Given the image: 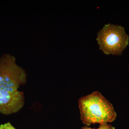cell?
<instances>
[{"label":"cell","mask_w":129,"mask_h":129,"mask_svg":"<svg viewBox=\"0 0 129 129\" xmlns=\"http://www.w3.org/2000/svg\"><path fill=\"white\" fill-rule=\"evenodd\" d=\"M78 103L81 120L86 126L108 123L117 118L112 104L98 91L81 97Z\"/></svg>","instance_id":"1"},{"label":"cell","mask_w":129,"mask_h":129,"mask_svg":"<svg viewBox=\"0 0 129 129\" xmlns=\"http://www.w3.org/2000/svg\"><path fill=\"white\" fill-rule=\"evenodd\" d=\"M100 49L107 55H120L129 44V37L120 25L106 24L98 33Z\"/></svg>","instance_id":"2"},{"label":"cell","mask_w":129,"mask_h":129,"mask_svg":"<svg viewBox=\"0 0 129 129\" xmlns=\"http://www.w3.org/2000/svg\"><path fill=\"white\" fill-rule=\"evenodd\" d=\"M26 80L25 71L18 65L14 56L4 53L0 57V89L18 90Z\"/></svg>","instance_id":"3"},{"label":"cell","mask_w":129,"mask_h":129,"mask_svg":"<svg viewBox=\"0 0 129 129\" xmlns=\"http://www.w3.org/2000/svg\"><path fill=\"white\" fill-rule=\"evenodd\" d=\"M24 104L22 91L0 89V113L8 115L18 112Z\"/></svg>","instance_id":"4"},{"label":"cell","mask_w":129,"mask_h":129,"mask_svg":"<svg viewBox=\"0 0 129 129\" xmlns=\"http://www.w3.org/2000/svg\"><path fill=\"white\" fill-rule=\"evenodd\" d=\"M81 129H115V128L111 124H109L108 123H106L100 124L99 128L97 129L92 128L88 126H85L82 127Z\"/></svg>","instance_id":"5"},{"label":"cell","mask_w":129,"mask_h":129,"mask_svg":"<svg viewBox=\"0 0 129 129\" xmlns=\"http://www.w3.org/2000/svg\"><path fill=\"white\" fill-rule=\"evenodd\" d=\"M0 129H16L9 122L0 125Z\"/></svg>","instance_id":"6"}]
</instances>
